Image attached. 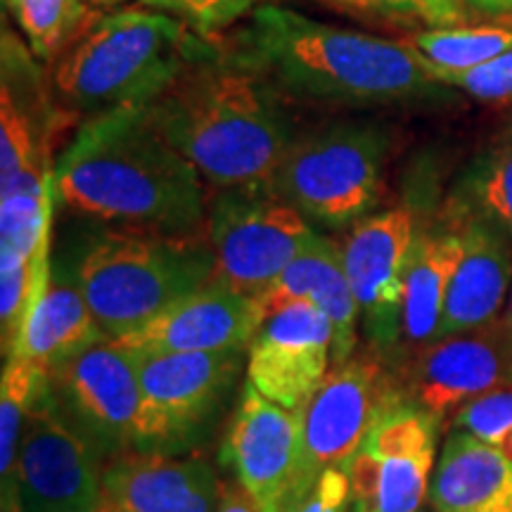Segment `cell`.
I'll return each mask as SVG.
<instances>
[{"instance_id": "1", "label": "cell", "mask_w": 512, "mask_h": 512, "mask_svg": "<svg viewBox=\"0 0 512 512\" xmlns=\"http://www.w3.org/2000/svg\"><path fill=\"white\" fill-rule=\"evenodd\" d=\"M55 200L105 226L207 230L204 178L159 131L150 105L88 117L53 169Z\"/></svg>"}, {"instance_id": "2", "label": "cell", "mask_w": 512, "mask_h": 512, "mask_svg": "<svg viewBox=\"0 0 512 512\" xmlns=\"http://www.w3.org/2000/svg\"><path fill=\"white\" fill-rule=\"evenodd\" d=\"M271 81L238 57H202L150 102L164 138L216 190H264L292 143Z\"/></svg>"}, {"instance_id": "3", "label": "cell", "mask_w": 512, "mask_h": 512, "mask_svg": "<svg viewBox=\"0 0 512 512\" xmlns=\"http://www.w3.org/2000/svg\"><path fill=\"white\" fill-rule=\"evenodd\" d=\"M292 98L330 105H387L430 98L434 81L411 41L316 22L278 5H259L235 53Z\"/></svg>"}, {"instance_id": "4", "label": "cell", "mask_w": 512, "mask_h": 512, "mask_svg": "<svg viewBox=\"0 0 512 512\" xmlns=\"http://www.w3.org/2000/svg\"><path fill=\"white\" fill-rule=\"evenodd\" d=\"M207 55L181 19L140 5L88 24L57 57L53 88L64 107L88 119L150 105Z\"/></svg>"}, {"instance_id": "5", "label": "cell", "mask_w": 512, "mask_h": 512, "mask_svg": "<svg viewBox=\"0 0 512 512\" xmlns=\"http://www.w3.org/2000/svg\"><path fill=\"white\" fill-rule=\"evenodd\" d=\"M69 264L110 339L143 328L200 290L216 268L207 230L174 235L105 223L83 235Z\"/></svg>"}, {"instance_id": "6", "label": "cell", "mask_w": 512, "mask_h": 512, "mask_svg": "<svg viewBox=\"0 0 512 512\" xmlns=\"http://www.w3.org/2000/svg\"><path fill=\"white\" fill-rule=\"evenodd\" d=\"M387 128L373 121H342L292 140L271 183L313 228H351L382 200Z\"/></svg>"}, {"instance_id": "7", "label": "cell", "mask_w": 512, "mask_h": 512, "mask_svg": "<svg viewBox=\"0 0 512 512\" xmlns=\"http://www.w3.org/2000/svg\"><path fill=\"white\" fill-rule=\"evenodd\" d=\"M399 401L406 399L392 361L370 344L332 366L302 411V456L285 512L302 508L325 470L347 465L377 418Z\"/></svg>"}, {"instance_id": "8", "label": "cell", "mask_w": 512, "mask_h": 512, "mask_svg": "<svg viewBox=\"0 0 512 512\" xmlns=\"http://www.w3.org/2000/svg\"><path fill=\"white\" fill-rule=\"evenodd\" d=\"M318 233L273 192L219 190L207 211L214 280L256 299L311 247Z\"/></svg>"}, {"instance_id": "9", "label": "cell", "mask_w": 512, "mask_h": 512, "mask_svg": "<svg viewBox=\"0 0 512 512\" xmlns=\"http://www.w3.org/2000/svg\"><path fill=\"white\" fill-rule=\"evenodd\" d=\"M143 392L138 451L174 453L219 411L242 368V351L133 354Z\"/></svg>"}, {"instance_id": "10", "label": "cell", "mask_w": 512, "mask_h": 512, "mask_svg": "<svg viewBox=\"0 0 512 512\" xmlns=\"http://www.w3.org/2000/svg\"><path fill=\"white\" fill-rule=\"evenodd\" d=\"M48 394L100 460L138 451L143 392L131 351L112 339L95 344L50 370Z\"/></svg>"}, {"instance_id": "11", "label": "cell", "mask_w": 512, "mask_h": 512, "mask_svg": "<svg viewBox=\"0 0 512 512\" xmlns=\"http://www.w3.org/2000/svg\"><path fill=\"white\" fill-rule=\"evenodd\" d=\"M102 460L62 418L48 384L24 427L3 512H98Z\"/></svg>"}, {"instance_id": "12", "label": "cell", "mask_w": 512, "mask_h": 512, "mask_svg": "<svg viewBox=\"0 0 512 512\" xmlns=\"http://www.w3.org/2000/svg\"><path fill=\"white\" fill-rule=\"evenodd\" d=\"M441 420L408 401L387 408L347 463L354 512H418L430 498Z\"/></svg>"}, {"instance_id": "13", "label": "cell", "mask_w": 512, "mask_h": 512, "mask_svg": "<svg viewBox=\"0 0 512 512\" xmlns=\"http://www.w3.org/2000/svg\"><path fill=\"white\" fill-rule=\"evenodd\" d=\"M403 399L444 420L479 396L512 387L503 316L482 328L434 339L394 363Z\"/></svg>"}, {"instance_id": "14", "label": "cell", "mask_w": 512, "mask_h": 512, "mask_svg": "<svg viewBox=\"0 0 512 512\" xmlns=\"http://www.w3.org/2000/svg\"><path fill=\"white\" fill-rule=\"evenodd\" d=\"M418 219L413 209L394 207L361 219L344 235V271L361 309L370 347L396 361L401 349L403 273L411 254Z\"/></svg>"}, {"instance_id": "15", "label": "cell", "mask_w": 512, "mask_h": 512, "mask_svg": "<svg viewBox=\"0 0 512 512\" xmlns=\"http://www.w3.org/2000/svg\"><path fill=\"white\" fill-rule=\"evenodd\" d=\"M335 328L325 311L294 304L268 316L247 349V382L287 411H304L332 366Z\"/></svg>"}, {"instance_id": "16", "label": "cell", "mask_w": 512, "mask_h": 512, "mask_svg": "<svg viewBox=\"0 0 512 512\" xmlns=\"http://www.w3.org/2000/svg\"><path fill=\"white\" fill-rule=\"evenodd\" d=\"M302 456V411H287L245 382L223 460L261 512H285Z\"/></svg>"}, {"instance_id": "17", "label": "cell", "mask_w": 512, "mask_h": 512, "mask_svg": "<svg viewBox=\"0 0 512 512\" xmlns=\"http://www.w3.org/2000/svg\"><path fill=\"white\" fill-rule=\"evenodd\" d=\"M53 114L50 98L27 48L3 34V95H0V195L53 188L50 164Z\"/></svg>"}, {"instance_id": "18", "label": "cell", "mask_w": 512, "mask_h": 512, "mask_svg": "<svg viewBox=\"0 0 512 512\" xmlns=\"http://www.w3.org/2000/svg\"><path fill=\"white\" fill-rule=\"evenodd\" d=\"M261 325L254 299L211 278L143 328L112 342L133 354L247 351Z\"/></svg>"}, {"instance_id": "19", "label": "cell", "mask_w": 512, "mask_h": 512, "mask_svg": "<svg viewBox=\"0 0 512 512\" xmlns=\"http://www.w3.org/2000/svg\"><path fill=\"white\" fill-rule=\"evenodd\" d=\"M219 496L204 458L133 451L105 465L98 512H216Z\"/></svg>"}, {"instance_id": "20", "label": "cell", "mask_w": 512, "mask_h": 512, "mask_svg": "<svg viewBox=\"0 0 512 512\" xmlns=\"http://www.w3.org/2000/svg\"><path fill=\"white\" fill-rule=\"evenodd\" d=\"M463 235V256L448 287L437 339L494 323L512 290V238L477 216L451 214Z\"/></svg>"}, {"instance_id": "21", "label": "cell", "mask_w": 512, "mask_h": 512, "mask_svg": "<svg viewBox=\"0 0 512 512\" xmlns=\"http://www.w3.org/2000/svg\"><path fill=\"white\" fill-rule=\"evenodd\" d=\"M261 323L273 313L294 304H313L330 318L335 328L332 366H339L358 349V320L361 309L344 271L342 247L328 235L318 233L311 247L299 254L259 297L254 299Z\"/></svg>"}, {"instance_id": "22", "label": "cell", "mask_w": 512, "mask_h": 512, "mask_svg": "<svg viewBox=\"0 0 512 512\" xmlns=\"http://www.w3.org/2000/svg\"><path fill=\"white\" fill-rule=\"evenodd\" d=\"M105 339L110 337L83 297L72 264L55 259L48 290L24 325L10 358H27L50 373Z\"/></svg>"}, {"instance_id": "23", "label": "cell", "mask_w": 512, "mask_h": 512, "mask_svg": "<svg viewBox=\"0 0 512 512\" xmlns=\"http://www.w3.org/2000/svg\"><path fill=\"white\" fill-rule=\"evenodd\" d=\"M460 256H463V235L456 221L444 228H418L403 273L401 349L396 358L437 339L446 294Z\"/></svg>"}, {"instance_id": "24", "label": "cell", "mask_w": 512, "mask_h": 512, "mask_svg": "<svg viewBox=\"0 0 512 512\" xmlns=\"http://www.w3.org/2000/svg\"><path fill=\"white\" fill-rule=\"evenodd\" d=\"M430 505L437 512H512V458L453 430L434 467Z\"/></svg>"}, {"instance_id": "25", "label": "cell", "mask_w": 512, "mask_h": 512, "mask_svg": "<svg viewBox=\"0 0 512 512\" xmlns=\"http://www.w3.org/2000/svg\"><path fill=\"white\" fill-rule=\"evenodd\" d=\"M411 46L434 81L470 72L512 48L508 27H432L411 38Z\"/></svg>"}, {"instance_id": "26", "label": "cell", "mask_w": 512, "mask_h": 512, "mask_svg": "<svg viewBox=\"0 0 512 512\" xmlns=\"http://www.w3.org/2000/svg\"><path fill=\"white\" fill-rule=\"evenodd\" d=\"M451 214L477 216L512 238V138L491 147L465 171Z\"/></svg>"}, {"instance_id": "27", "label": "cell", "mask_w": 512, "mask_h": 512, "mask_svg": "<svg viewBox=\"0 0 512 512\" xmlns=\"http://www.w3.org/2000/svg\"><path fill=\"white\" fill-rule=\"evenodd\" d=\"M46 384L48 370L27 358H5L3 380H0V486H3V498L12 489L24 427H27L29 415Z\"/></svg>"}, {"instance_id": "28", "label": "cell", "mask_w": 512, "mask_h": 512, "mask_svg": "<svg viewBox=\"0 0 512 512\" xmlns=\"http://www.w3.org/2000/svg\"><path fill=\"white\" fill-rule=\"evenodd\" d=\"M38 60H55L83 34L91 5L83 0H3Z\"/></svg>"}, {"instance_id": "29", "label": "cell", "mask_w": 512, "mask_h": 512, "mask_svg": "<svg viewBox=\"0 0 512 512\" xmlns=\"http://www.w3.org/2000/svg\"><path fill=\"white\" fill-rule=\"evenodd\" d=\"M453 430L472 434L512 458V387L465 403L453 413Z\"/></svg>"}, {"instance_id": "30", "label": "cell", "mask_w": 512, "mask_h": 512, "mask_svg": "<svg viewBox=\"0 0 512 512\" xmlns=\"http://www.w3.org/2000/svg\"><path fill=\"white\" fill-rule=\"evenodd\" d=\"M145 8L166 12L181 19L195 36L209 38L221 34L242 17L264 5V0H140Z\"/></svg>"}, {"instance_id": "31", "label": "cell", "mask_w": 512, "mask_h": 512, "mask_svg": "<svg viewBox=\"0 0 512 512\" xmlns=\"http://www.w3.org/2000/svg\"><path fill=\"white\" fill-rule=\"evenodd\" d=\"M332 3L382 17L418 19L430 27H453L463 19V0H332Z\"/></svg>"}, {"instance_id": "32", "label": "cell", "mask_w": 512, "mask_h": 512, "mask_svg": "<svg viewBox=\"0 0 512 512\" xmlns=\"http://www.w3.org/2000/svg\"><path fill=\"white\" fill-rule=\"evenodd\" d=\"M441 83L463 88L465 93L479 100H508L512 98V48L482 64V67L446 76Z\"/></svg>"}, {"instance_id": "33", "label": "cell", "mask_w": 512, "mask_h": 512, "mask_svg": "<svg viewBox=\"0 0 512 512\" xmlns=\"http://www.w3.org/2000/svg\"><path fill=\"white\" fill-rule=\"evenodd\" d=\"M297 512H354L347 465H335L325 470Z\"/></svg>"}, {"instance_id": "34", "label": "cell", "mask_w": 512, "mask_h": 512, "mask_svg": "<svg viewBox=\"0 0 512 512\" xmlns=\"http://www.w3.org/2000/svg\"><path fill=\"white\" fill-rule=\"evenodd\" d=\"M216 512H261V508L254 496L235 479V482H221L219 510Z\"/></svg>"}, {"instance_id": "35", "label": "cell", "mask_w": 512, "mask_h": 512, "mask_svg": "<svg viewBox=\"0 0 512 512\" xmlns=\"http://www.w3.org/2000/svg\"><path fill=\"white\" fill-rule=\"evenodd\" d=\"M467 8L484 12V15L505 17L512 15V0H463Z\"/></svg>"}, {"instance_id": "36", "label": "cell", "mask_w": 512, "mask_h": 512, "mask_svg": "<svg viewBox=\"0 0 512 512\" xmlns=\"http://www.w3.org/2000/svg\"><path fill=\"white\" fill-rule=\"evenodd\" d=\"M503 323H505V332H508V342H510V351H512V290H510L508 304H505V311H503Z\"/></svg>"}, {"instance_id": "37", "label": "cell", "mask_w": 512, "mask_h": 512, "mask_svg": "<svg viewBox=\"0 0 512 512\" xmlns=\"http://www.w3.org/2000/svg\"><path fill=\"white\" fill-rule=\"evenodd\" d=\"M83 3L91 5V8H114V5L126 3V0H83Z\"/></svg>"}, {"instance_id": "38", "label": "cell", "mask_w": 512, "mask_h": 512, "mask_svg": "<svg viewBox=\"0 0 512 512\" xmlns=\"http://www.w3.org/2000/svg\"><path fill=\"white\" fill-rule=\"evenodd\" d=\"M418 512H437L434 508H422V510H418Z\"/></svg>"}]
</instances>
